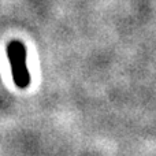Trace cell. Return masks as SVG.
I'll list each match as a JSON object with an SVG mask.
<instances>
[{"label": "cell", "instance_id": "cell-1", "mask_svg": "<svg viewBox=\"0 0 156 156\" xmlns=\"http://www.w3.org/2000/svg\"><path fill=\"white\" fill-rule=\"evenodd\" d=\"M7 58L11 65L14 82L19 88H26L30 82V76L26 67V49L21 41H11L7 45Z\"/></svg>", "mask_w": 156, "mask_h": 156}]
</instances>
